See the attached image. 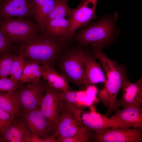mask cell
<instances>
[{
	"label": "cell",
	"instance_id": "6da1fadb",
	"mask_svg": "<svg viewBox=\"0 0 142 142\" xmlns=\"http://www.w3.org/2000/svg\"><path fill=\"white\" fill-rule=\"evenodd\" d=\"M67 42L48 34H40L23 40L19 49L28 62L49 66L67 48Z\"/></svg>",
	"mask_w": 142,
	"mask_h": 142
},
{
	"label": "cell",
	"instance_id": "7a4b0ae2",
	"mask_svg": "<svg viewBox=\"0 0 142 142\" xmlns=\"http://www.w3.org/2000/svg\"><path fill=\"white\" fill-rule=\"evenodd\" d=\"M91 47L95 57L100 60L103 69L105 79L104 86L98 94L107 108L105 114L108 116L119 107L117 95L127 80L126 73L124 69L108 57L102 49Z\"/></svg>",
	"mask_w": 142,
	"mask_h": 142
},
{
	"label": "cell",
	"instance_id": "3957f363",
	"mask_svg": "<svg viewBox=\"0 0 142 142\" xmlns=\"http://www.w3.org/2000/svg\"><path fill=\"white\" fill-rule=\"evenodd\" d=\"M118 14H104L98 21L92 22L75 35V39L81 45H88L103 49L113 42L120 34L117 22Z\"/></svg>",
	"mask_w": 142,
	"mask_h": 142
},
{
	"label": "cell",
	"instance_id": "277c9868",
	"mask_svg": "<svg viewBox=\"0 0 142 142\" xmlns=\"http://www.w3.org/2000/svg\"><path fill=\"white\" fill-rule=\"evenodd\" d=\"M62 102L60 114L54 126L52 136L55 139L60 136H79L90 141L94 134L82 123L80 118L82 109Z\"/></svg>",
	"mask_w": 142,
	"mask_h": 142
},
{
	"label": "cell",
	"instance_id": "5b68a950",
	"mask_svg": "<svg viewBox=\"0 0 142 142\" xmlns=\"http://www.w3.org/2000/svg\"><path fill=\"white\" fill-rule=\"evenodd\" d=\"M61 56L58 65L62 74L68 80L75 85L80 90L85 89L89 84L84 66L80 57L79 48L65 51Z\"/></svg>",
	"mask_w": 142,
	"mask_h": 142
},
{
	"label": "cell",
	"instance_id": "8992f818",
	"mask_svg": "<svg viewBox=\"0 0 142 142\" xmlns=\"http://www.w3.org/2000/svg\"><path fill=\"white\" fill-rule=\"evenodd\" d=\"M0 29L13 44H20L25 39L41 34L36 21L22 17L0 18Z\"/></svg>",
	"mask_w": 142,
	"mask_h": 142
},
{
	"label": "cell",
	"instance_id": "52a82bcc",
	"mask_svg": "<svg viewBox=\"0 0 142 142\" xmlns=\"http://www.w3.org/2000/svg\"><path fill=\"white\" fill-rule=\"evenodd\" d=\"M45 81L40 79L26 84L19 82L18 87L14 93L23 112L40 109L44 95Z\"/></svg>",
	"mask_w": 142,
	"mask_h": 142
},
{
	"label": "cell",
	"instance_id": "ba28073f",
	"mask_svg": "<svg viewBox=\"0 0 142 142\" xmlns=\"http://www.w3.org/2000/svg\"><path fill=\"white\" fill-rule=\"evenodd\" d=\"M129 127L110 128L94 134L91 141L97 142H141V128Z\"/></svg>",
	"mask_w": 142,
	"mask_h": 142
},
{
	"label": "cell",
	"instance_id": "9c48e42d",
	"mask_svg": "<svg viewBox=\"0 0 142 142\" xmlns=\"http://www.w3.org/2000/svg\"><path fill=\"white\" fill-rule=\"evenodd\" d=\"M98 0H81L78 6L72 9L71 24L68 35L69 40L79 28L87 26L97 18L95 9Z\"/></svg>",
	"mask_w": 142,
	"mask_h": 142
},
{
	"label": "cell",
	"instance_id": "30bf717a",
	"mask_svg": "<svg viewBox=\"0 0 142 142\" xmlns=\"http://www.w3.org/2000/svg\"><path fill=\"white\" fill-rule=\"evenodd\" d=\"M89 112L82 111L80 118L82 124L94 135L110 128L129 127H135L133 125L126 123L116 119L108 117L97 112L93 107Z\"/></svg>",
	"mask_w": 142,
	"mask_h": 142
},
{
	"label": "cell",
	"instance_id": "8fae6325",
	"mask_svg": "<svg viewBox=\"0 0 142 142\" xmlns=\"http://www.w3.org/2000/svg\"><path fill=\"white\" fill-rule=\"evenodd\" d=\"M20 115L32 135L40 139L52 135L54 123L44 115L40 109L24 111Z\"/></svg>",
	"mask_w": 142,
	"mask_h": 142
},
{
	"label": "cell",
	"instance_id": "7c38bea8",
	"mask_svg": "<svg viewBox=\"0 0 142 142\" xmlns=\"http://www.w3.org/2000/svg\"><path fill=\"white\" fill-rule=\"evenodd\" d=\"M59 90L55 89L46 82L44 94L40 109L44 115L54 123H56L61 112L62 101Z\"/></svg>",
	"mask_w": 142,
	"mask_h": 142
},
{
	"label": "cell",
	"instance_id": "4fadbf2b",
	"mask_svg": "<svg viewBox=\"0 0 142 142\" xmlns=\"http://www.w3.org/2000/svg\"><path fill=\"white\" fill-rule=\"evenodd\" d=\"M33 18L31 0H0V18Z\"/></svg>",
	"mask_w": 142,
	"mask_h": 142
},
{
	"label": "cell",
	"instance_id": "5bb4252c",
	"mask_svg": "<svg viewBox=\"0 0 142 142\" xmlns=\"http://www.w3.org/2000/svg\"><path fill=\"white\" fill-rule=\"evenodd\" d=\"M19 115L14 118L1 135L0 142H29L32 134L22 116L18 118Z\"/></svg>",
	"mask_w": 142,
	"mask_h": 142
},
{
	"label": "cell",
	"instance_id": "9a60e30c",
	"mask_svg": "<svg viewBox=\"0 0 142 142\" xmlns=\"http://www.w3.org/2000/svg\"><path fill=\"white\" fill-rule=\"evenodd\" d=\"M122 89L123 95L121 98L118 100L119 106L123 109L142 105V79L132 83L126 80Z\"/></svg>",
	"mask_w": 142,
	"mask_h": 142
},
{
	"label": "cell",
	"instance_id": "2e32d148",
	"mask_svg": "<svg viewBox=\"0 0 142 142\" xmlns=\"http://www.w3.org/2000/svg\"><path fill=\"white\" fill-rule=\"evenodd\" d=\"M79 54L84 63L85 74L89 85L102 82L105 79L103 70L100 63L97 62L85 50L79 48Z\"/></svg>",
	"mask_w": 142,
	"mask_h": 142
},
{
	"label": "cell",
	"instance_id": "e0dca14e",
	"mask_svg": "<svg viewBox=\"0 0 142 142\" xmlns=\"http://www.w3.org/2000/svg\"><path fill=\"white\" fill-rule=\"evenodd\" d=\"M58 0H31L33 18L41 34H44L47 17Z\"/></svg>",
	"mask_w": 142,
	"mask_h": 142
},
{
	"label": "cell",
	"instance_id": "ac0fdd59",
	"mask_svg": "<svg viewBox=\"0 0 142 142\" xmlns=\"http://www.w3.org/2000/svg\"><path fill=\"white\" fill-rule=\"evenodd\" d=\"M71 24L70 18L50 20L45 24L44 34H49L65 42H69L67 37Z\"/></svg>",
	"mask_w": 142,
	"mask_h": 142
},
{
	"label": "cell",
	"instance_id": "d6986e66",
	"mask_svg": "<svg viewBox=\"0 0 142 142\" xmlns=\"http://www.w3.org/2000/svg\"><path fill=\"white\" fill-rule=\"evenodd\" d=\"M111 117L133 125L135 127L142 128V105L127 107L122 110L118 109Z\"/></svg>",
	"mask_w": 142,
	"mask_h": 142
},
{
	"label": "cell",
	"instance_id": "ffe728a7",
	"mask_svg": "<svg viewBox=\"0 0 142 142\" xmlns=\"http://www.w3.org/2000/svg\"><path fill=\"white\" fill-rule=\"evenodd\" d=\"M42 76L48 84L55 89L62 91L71 89L67 79L51 66L44 67Z\"/></svg>",
	"mask_w": 142,
	"mask_h": 142
},
{
	"label": "cell",
	"instance_id": "44dd1931",
	"mask_svg": "<svg viewBox=\"0 0 142 142\" xmlns=\"http://www.w3.org/2000/svg\"><path fill=\"white\" fill-rule=\"evenodd\" d=\"M0 107L15 117L21 114L20 103L14 92L0 91Z\"/></svg>",
	"mask_w": 142,
	"mask_h": 142
},
{
	"label": "cell",
	"instance_id": "7402d4cb",
	"mask_svg": "<svg viewBox=\"0 0 142 142\" xmlns=\"http://www.w3.org/2000/svg\"><path fill=\"white\" fill-rule=\"evenodd\" d=\"M44 69V67L39 64L30 63L26 60L24 69L19 82L30 83L39 80L42 76Z\"/></svg>",
	"mask_w": 142,
	"mask_h": 142
},
{
	"label": "cell",
	"instance_id": "603a6c76",
	"mask_svg": "<svg viewBox=\"0 0 142 142\" xmlns=\"http://www.w3.org/2000/svg\"><path fill=\"white\" fill-rule=\"evenodd\" d=\"M68 0H58L54 8L48 16L46 23L53 19L66 18H69L71 17L72 9L68 6Z\"/></svg>",
	"mask_w": 142,
	"mask_h": 142
},
{
	"label": "cell",
	"instance_id": "cb8c5ba5",
	"mask_svg": "<svg viewBox=\"0 0 142 142\" xmlns=\"http://www.w3.org/2000/svg\"><path fill=\"white\" fill-rule=\"evenodd\" d=\"M26 59L23 52L20 50L18 55L16 56L12 65L9 77L14 81L19 82L24 69Z\"/></svg>",
	"mask_w": 142,
	"mask_h": 142
},
{
	"label": "cell",
	"instance_id": "d4e9b609",
	"mask_svg": "<svg viewBox=\"0 0 142 142\" xmlns=\"http://www.w3.org/2000/svg\"><path fill=\"white\" fill-rule=\"evenodd\" d=\"M15 57L10 54L4 55L0 59V79L7 78L9 76Z\"/></svg>",
	"mask_w": 142,
	"mask_h": 142
},
{
	"label": "cell",
	"instance_id": "484cf974",
	"mask_svg": "<svg viewBox=\"0 0 142 142\" xmlns=\"http://www.w3.org/2000/svg\"><path fill=\"white\" fill-rule=\"evenodd\" d=\"M59 95L61 100L64 103L82 109L78 103L76 91L70 89L64 91L60 90Z\"/></svg>",
	"mask_w": 142,
	"mask_h": 142
},
{
	"label": "cell",
	"instance_id": "4316f807",
	"mask_svg": "<svg viewBox=\"0 0 142 142\" xmlns=\"http://www.w3.org/2000/svg\"><path fill=\"white\" fill-rule=\"evenodd\" d=\"M14 46L12 42L0 29V56L10 54Z\"/></svg>",
	"mask_w": 142,
	"mask_h": 142
},
{
	"label": "cell",
	"instance_id": "83f0119b",
	"mask_svg": "<svg viewBox=\"0 0 142 142\" xmlns=\"http://www.w3.org/2000/svg\"><path fill=\"white\" fill-rule=\"evenodd\" d=\"M19 83L10 77L0 79V91L14 93L18 88Z\"/></svg>",
	"mask_w": 142,
	"mask_h": 142
},
{
	"label": "cell",
	"instance_id": "f1b7e54d",
	"mask_svg": "<svg viewBox=\"0 0 142 142\" xmlns=\"http://www.w3.org/2000/svg\"><path fill=\"white\" fill-rule=\"evenodd\" d=\"M15 117L0 107V136Z\"/></svg>",
	"mask_w": 142,
	"mask_h": 142
},
{
	"label": "cell",
	"instance_id": "f546056e",
	"mask_svg": "<svg viewBox=\"0 0 142 142\" xmlns=\"http://www.w3.org/2000/svg\"><path fill=\"white\" fill-rule=\"evenodd\" d=\"M85 89L87 95L85 105L86 107L90 106L97 99L96 95L98 90L97 88L93 85H89Z\"/></svg>",
	"mask_w": 142,
	"mask_h": 142
},
{
	"label": "cell",
	"instance_id": "4dcf8cb0",
	"mask_svg": "<svg viewBox=\"0 0 142 142\" xmlns=\"http://www.w3.org/2000/svg\"><path fill=\"white\" fill-rule=\"evenodd\" d=\"M55 142H88L90 140L83 137L74 136L69 137H59L55 139Z\"/></svg>",
	"mask_w": 142,
	"mask_h": 142
},
{
	"label": "cell",
	"instance_id": "1f68e13d",
	"mask_svg": "<svg viewBox=\"0 0 142 142\" xmlns=\"http://www.w3.org/2000/svg\"><path fill=\"white\" fill-rule=\"evenodd\" d=\"M76 94L78 103L80 106L82 108L86 107L85 103L87 95L85 89L76 91Z\"/></svg>",
	"mask_w": 142,
	"mask_h": 142
}]
</instances>
